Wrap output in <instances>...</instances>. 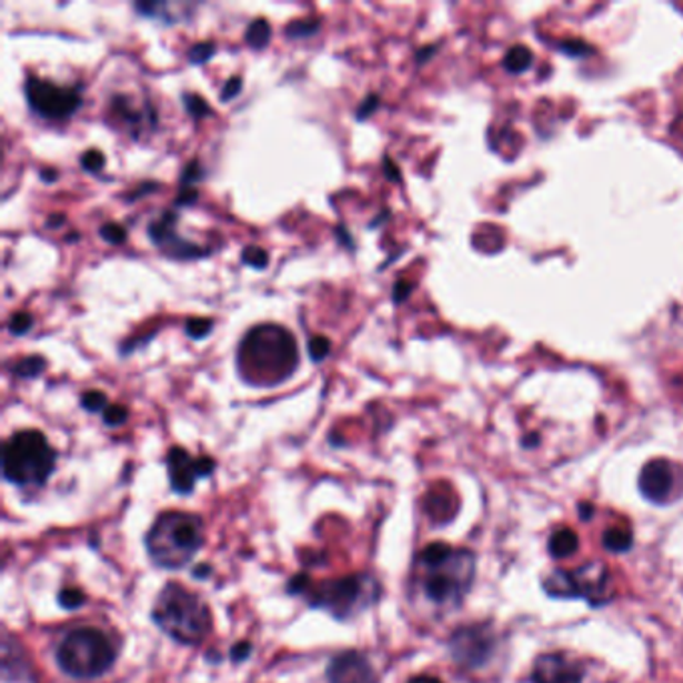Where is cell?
I'll return each mask as SVG.
<instances>
[{
    "mask_svg": "<svg viewBox=\"0 0 683 683\" xmlns=\"http://www.w3.org/2000/svg\"><path fill=\"white\" fill-rule=\"evenodd\" d=\"M607 587V572L603 565H587L573 573H558L548 583V590L553 595H570V597H587L592 602L603 600V590Z\"/></svg>",
    "mask_w": 683,
    "mask_h": 683,
    "instance_id": "cell-9",
    "label": "cell"
},
{
    "mask_svg": "<svg viewBox=\"0 0 683 683\" xmlns=\"http://www.w3.org/2000/svg\"><path fill=\"white\" fill-rule=\"evenodd\" d=\"M329 683H378V673L363 653L341 652L327 667Z\"/></svg>",
    "mask_w": 683,
    "mask_h": 683,
    "instance_id": "cell-11",
    "label": "cell"
},
{
    "mask_svg": "<svg viewBox=\"0 0 683 683\" xmlns=\"http://www.w3.org/2000/svg\"><path fill=\"white\" fill-rule=\"evenodd\" d=\"M490 650V633L483 632L481 627H463L460 632H455L451 640V653L455 662L468 667H478L480 663L485 662Z\"/></svg>",
    "mask_w": 683,
    "mask_h": 683,
    "instance_id": "cell-12",
    "label": "cell"
},
{
    "mask_svg": "<svg viewBox=\"0 0 683 683\" xmlns=\"http://www.w3.org/2000/svg\"><path fill=\"white\" fill-rule=\"evenodd\" d=\"M117 660V650L111 640L92 627H81L67 633L59 650L57 662L62 672L74 680H94L109 672Z\"/></svg>",
    "mask_w": 683,
    "mask_h": 683,
    "instance_id": "cell-7",
    "label": "cell"
},
{
    "mask_svg": "<svg viewBox=\"0 0 683 683\" xmlns=\"http://www.w3.org/2000/svg\"><path fill=\"white\" fill-rule=\"evenodd\" d=\"M197 199H199V191L194 187H187V189H181V193L177 194L174 207H189V204L197 203Z\"/></svg>",
    "mask_w": 683,
    "mask_h": 683,
    "instance_id": "cell-39",
    "label": "cell"
},
{
    "mask_svg": "<svg viewBox=\"0 0 683 683\" xmlns=\"http://www.w3.org/2000/svg\"><path fill=\"white\" fill-rule=\"evenodd\" d=\"M153 620L169 637L183 645H199L211 630L209 607L181 583L164 585L154 603Z\"/></svg>",
    "mask_w": 683,
    "mask_h": 683,
    "instance_id": "cell-4",
    "label": "cell"
},
{
    "mask_svg": "<svg viewBox=\"0 0 683 683\" xmlns=\"http://www.w3.org/2000/svg\"><path fill=\"white\" fill-rule=\"evenodd\" d=\"M249 652H251V645H249V643H239V645H235V650H233V660H235V662L245 660Z\"/></svg>",
    "mask_w": 683,
    "mask_h": 683,
    "instance_id": "cell-45",
    "label": "cell"
},
{
    "mask_svg": "<svg viewBox=\"0 0 683 683\" xmlns=\"http://www.w3.org/2000/svg\"><path fill=\"white\" fill-rule=\"evenodd\" d=\"M409 683H441L435 677H429V675H419V677H413Z\"/></svg>",
    "mask_w": 683,
    "mask_h": 683,
    "instance_id": "cell-49",
    "label": "cell"
},
{
    "mask_svg": "<svg viewBox=\"0 0 683 683\" xmlns=\"http://www.w3.org/2000/svg\"><path fill=\"white\" fill-rule=\"evenodd\" d=\"M239 375L253 388H275L295 373V337L273 323L257 325L243 337L237 355Z\"/></svg>",
    "mask_w": 683,
    "mask_h": 683,
    "instance_id": "cell-1",
    "label": "cell"
},
{
    "mask_svg": "<svg viewBox=\"0 0 683 683\" xmlns=\"http://www.w3.org/2000/svg\"><path fill=\"white\" fill-rule=\"evenodd\" d=\"M169 480L177 493H191L197 480L209 478L214 471V461L211 458H197L193 460L183 448H173L167 455Z\"/></svg>",
    "mask_w": 683,
    "mask_h": 683,
    "instance_id": "cell-10",
    "label": "cell"
},
{
    "mask_svg": "<svg viewBox=\"0 0 683 683\" xmlns=\"http://www.w3.org/2000/svg\"><path fill=\"white\" fill-rule=\"evenodd\" d=\"M213 329V319H203V317H197V319H189L184 331L191 339H203L204 335H209Z\"/></svg>",
    "mask_w": 683,
    "mask_h": 683,
    "instance_id": "cell-27",
    "label": "cell"
},
{
    "mask_svg": "<svg viewBox=\"0 0 683 683\" xmlns=\"http://www.w3.org/2000/svg\"><path fill=\"white\" fill-rule=\"evenodd\" d=\"M107 395L102 393V391H87V393H82L81 405L87 409L89 413H97V411H102V409H107Z\"/></svg>",
    "mask_w": 683,
    "mask_h": 683,
    "instance_id": "cell-32",
    "label": "cell"
},
{
    "mask_svg": "<svg viewBox=\"0 0 683 683\" xmlns=\"http://www.w3.org/2000/svg\"><path fill=\"white\" fill-rule=\"evenodd\" d=\"M421 583L429 600L438 605L460 603L473 580V555L445 543H431L419 555Z\"/></svg>",
    "mask_w": 683,
    "mask_h": 683,
    "instance_id": "cell-2",
    "label": "cell"
},
{
    "mask_svg": "<svg viewBox=\"0 0 683 683\" xmlns=\"http://www.w3.org/2000/svg\"><path fill=\"white\" fill-rule=\"evenodd\" d=\"M241 91H243L241 77H231L229 81L224 82L223 91H221V101H233Z\"/></svg>",
    "mask_w": 683,
    "mask_h": 683,
    "instance_id": "cell-36",
    "label": "cell"
},
{
    "mask_svg": "<svg viewBox=\"0 0 683 683\" xmlns=\"http://www.w3.org/2000/svg\"><path fill=\"white\" fill-rule=\"evenodd\" d=\"M203 523L191 513L167 511L159 515L147 535V551L154 565L181 570L203 545Z\"/></svg>",
    "mask_w": 683,
    "mask_h": 683,
    "instance_id": "cell-3",
    "label": "cell"
},
{
    "mask_svg": "<svg viewBox=\"0 0 683 683\" xmlns=\"http://www.w3.org/2000/svg\"><path fill=\"white\" fill-rule=\"evenodd\" d=\"M245 42L255 51L267 49L269 42H271V24L265 19H257V21L251 22L245 32Z\"/></svg>",
    "mask_w": 683,
    "mask_h": 683,
    "instance_id": "cell-19",
    "label": "cell"
},
{
    "mask_svg": "<svg viewBox=\"0 0 683 683\" xmlns=\"http://www.w3.org/2000/svg\"><path fill=\"white\" fill-rule=\"evenodd\" d=\"M503 62H505L508 71L513 72V74H520V72H525L530 69L531 62H533V54H531L528 47H511Z\"/></svg>",
    "mask_w": 683,
    "mask_h": 683,
    "instance_id": "cell-21",
    "label": "cell"
},
{
    "mask_svg": "<svg viewBox=\"0 0 683 683\" xmlns=\"http://www.w3.org/2000/svg\"><path fill=\"white\" fill-rule=\"evenodd\" d=\"M154 333H149V335L141 337V339H137V341H127L124 345H121V353L123 355H129V353H133L134 349L139 348V345H143V343H149L151 339H153Z\"/></svg>",
    "mask_w": 683,
    "mask_h": 683,
    "instance_id": "cell-42",
    "label": "cell"
},
{
    "mask_svg": "<svg viewBox=\"0 0 683 683\" xmlns=\"http://www.w3.org/2000/svg\"><path fill=\"white\" fill-rule=\"evenodd\" d=\"M81 164L87 173H101L104 164H107V159L99 149H89L87 153L82 154Z\"/></svg>",
    "mask_w": 683,
    "mask_h": 683,
    "instance_id": "cell-28",
    "label": "cell"
},
{
    "mask_svg": "<svg viewBox=\"0 0 683 683\" xmlns=\"http://www.w3.org/2000/svg\"><path fill=\"white\" fill-rule=\"evenodd\" d=\"M241 261L247 267H251V269L263 271V269L269 267V253H267L265 249H261V247H245L243 253H241Z\"/></svg>",
    "mask_w": 683,
    "mask_h": 683,
    "instance_id": "cell-25",
    "label": "cell"
},
{
    "mask_svg": "<svg viewBox=\"0 0 683 683\" xmlns=\"http://www.w3.org/2000/svg\"><path fill=\"white\" fill-rule=\"evenodd\" d=\"M164 255L173 257V259H181V261H191V259H204V257L211 255L209 249L203 247L193 245L189 241H184L183 237H179V233H174L163 247Z\"/></svg>",
    "mask_w": 683,
    "mask_h": 683,
    "instance_id": "cell-16",
    "label": "cell"
},
{
    "mask_svg": "<svg viewBox=\"0 0 683 683\" xmlns=\"http://www.w3.org/2000/svg\"><path fill=\"white\" fill-rule=\"evenodd\" d=\"M388 217H389V211H383V213L379 214L375 221H371V224H369V227H371V229H378L379 223H381L383 219H388Z\"/></svg>",
    "mask_w": 683,
    "mask_h": 683,
    "instance_id": "cell-50",
    "label": "cell"
},
{
    "mask_svg": "<svg viewBox=\"0 0 683 683\" xmlns=\"http://www.w3.org/2000/svg\"><path fill=\"white\" fill-rule=\"evenodd\" d=\"M460 510L455 493L445 488V490H431L425 498V511L429 518L438 523H448L455 518V513Z\"/></svg>",
    "mask_w": 683,
    "mask_h": 683,
    "instance_id": "cell-15",
    "label": "cell"
},
{
    "mask_svg": "<svg viewBox=\"0 0 683 683\" xmlns=\"http://www.w3.org/2000/svg\"><path fill=\"white\" fill-rule=\"evenodd\" d=\"M32 327V317L27 313V311H21V313H14L11 317V321H9V333L12 337H22L27 335L29 331H31Z\"/></svg>",
    "mask_w": 683,
    "mask_h": 683,
    "instance_id": "cell-29",
    "label": "cell"
},
{
    "mask_svg": "<svg viewBox=\"0 0 683 683\" xmlns=\"http://www.w3.org/2000/svg\"><path fill=\"white\" fill-rule=\"evenodd\" d=\"M174 224H177V214L174 211H167V213L161 214V219H157L149 227V237H151V241H153L154 245L163 247L171 237L177 233L174 231Z\"/></svg>",
    "mask_w": 683,
    "mask_h": 683,
    "instance_id": "cell-17",
    "label": "cell"
},
{
    "mask_svg": "<svg viewBox=\"0 0 683 683\" xmlns=\"http://www.w3.org/2000/svg\"><path fill=\"white\" fill-rule=\"evenodd\" d=\"M433 52H435V47H425V51L419 52L418 54L419 64H421V62L428 61L429 57H431Z\"/></svg>",
    "mask_w": 683,
    "mask_h": 683,
    "instance_id": "cell-48",
    "label": "cell"
},
{
    "mask_svg": "<svg viewBox=\"0 0 683 683\" xmlns=\"http://www.w3.org/2000/svg\"><path fill=\"white\" fill-rule=\"evenodd\" d=\"M319 29H321V21L317 19H297L287 24L285 34L291 41H303V39L315 37Z\"/></svg>",
    "mask_w": 683,
    "mask_h": 683,
    "instance_id": "cell-20",
    "label": "cell"
},
{
    "mask_svg": "<svg viewBox=\"0 0 683 683\" xmlns=\"http://www.w3.org/2000/svg\"><path fill=\"white\" fill-rule=\"evenodd\" d=\"M331 351V341L325 335H315L309 341V358L323 361Z\"/></svg>",
    "mask_w": 683,
    "mask_h": 683,
    "instance_id": "cell-33",
    "label": "cell"
},
{
    "mask_svg": "<svg viewBox=\"0 0 683 683\" xmlns=\"http://www.w3.org/2000/svg\"><path fill=\"white\" fill-rule=\"evenodd\" d=\"M41 179L44 183H54L59 179V171L57 169H42Z\"/></svg>",
    "mask_w": 683,
    "mask_h": 683,
    "instance_id": "cell-47",
    "label": "cell"
},
{
    "mask_svg": "<svg viewBox=\"0 0 683 683\" xmlns=\"http://www.w3.org/2000/svg\"><path fill=\"white\" fill-rule=\"evenodd\" d=\"M577 545H580V541H577V535H575V531L572 530H560L555 531L553 535H551L550 540V551L551 555H555V558H568V555H572L577 550Z\"/></svg>",
    "mask_w": 683,
    "mask_h": 683,
    "instance_id": "cell-18",
    "label": "cell"
},
{
    "mask_svg": "<svg viewBox=\"0 0 683 683\" xmlns=\"http://www.w3.org/2000/svg\"><path fill=\"white\" fill-rule=\"evenodd\" d=\"M67 223V217L64 214H52L47 219V227H51V229H59L62 224Z\"/></svg>",
    "mask_w": 683,
    "mask_h": 683,
    "instance_id": "cell-46",
    "label": "cell"
},
{
    "mask_svg": "<svg viewBox=\"0 0 683 683\" xmlns=\"http://www.w3.org/2000/svg\"><path fill=\"white\" fill-rule=\"evenodd\" d=\"M24 97L34 114L52 121L69 119L82 104L81 91L77 87H61L39 77L27 79Z\"/></svg>",
    "mask_w": 683,
    "mask_h": 683,
    "instance_id": "cell-8",
    "label": "cell"
},
{
    "mask_svg": "<svg viewBox=\"0 0 683 683\" xmlns=\"http://www.w3.org/2000/svg\"><path fill=\"white\" fill-rule=\"evenodd\" d=\"M157 189H159V184L153 183V181H151V183L139 184V189L133 191V194H129L127 199H129V201H137V199H141L143 194H149V191H157Z\"/></svg>",
    "mask_w": 683,
    "mask_h": 683,
    "instance_id": "cell-43",
    "label": "cell"
},
{
    "mask_svg": "<svg viewBox=\"0 0 683 683\" xmlns=\"http://www.w3.org/2000/svg\"><path fill=\"white\" fill-rule=\"evenodd\" d=\"M59 600H61L62 605L67 607V610H74V607H79L82 605V600H84V595H82L79 590H64L59 595Z\"/></svg>",
    "mask_w": 683,
    "mask_h": 683,
    "instance_id": "cell-38",
    "label": "cell"
},
{
    "mask_svg": "<svg viewBox=\"0 0 683 683\" xmlns=\"http://www.w3.org/2000/svg\"><path fill=\"white\" fill-rule=\"evenodd\" d=\"M184 109L193 117V119H204L211 114V104L204 101L203 97L199 94H191V92H184L183 94Z\"/></svg>",
    "mask_w": 683,
    "mask_h": 683,
    "instance_id": "cell-24",
    "label": "cell"
},
{
    "mask_svg": "<svg viewBox=\"0 0 683 683\" xmlns=\"http://www.w3.org/2000/svg\"><path fill=\"white\" fill-rule=\"evenodd\" d=\"M57 465V451L37 429L14 433L2 448L4 480L19 488H41Z\"/></svg>",
    "mask_w": 683,
    "mask_h": 683,
    "instance_id": "cell-6",
    "label": "cell"
},
{
    "mask_svg": "<svg viewBox=\"0 0 683 683\" xmlns=\"http://www.w3.org/2000/svg\"><path fill=\"white\" fill-rule=\"evenodd\" d=\"M203 177V167H201V163H199L197 159H193L191 163L184 167L183 173H181V189H187V187H194V183H199V181H201Z\"/></svg>",
    "mask_w": 683,
    "mask_h": 683,
    "instance_id": "cell-31",
    "label": "cell"
},
{
    "mask_svg": "<svg viewBox=\"0 0 683 683\" xmlns=\"http://www.w3.org/2000/svg\"><path fill=\"white\" fill-rule=\"evenodd\" d=\"M560 47V51L573 54V57H580V54H585V52H587V47H585L583 42H563Z\"/></svg>",
    "mask_w": 683,
    "mask_h": 683,
    "instance_id": "cell-41",
    "label": "cell"
},
{
    "mask_svg": "<svg viewBox=\"0 0 683 683\" xmlns=\"http://www.w3.org/2000/svg\"><path fill=\"white\" fill-rule=\"evenodd\" d=\"M583 670L561 653H545L535 662L533 683H582Z\"/></svg>",
    "mask_w": 683,
    "mask_h": 683,
    "instance_id": "cell-13",
    "label": "cell"
},
{
    "mask_svg": "<svg viewBox=\"0 0 683 683\" xmlns=\"http://www.w3.org/2000/svg\"><path fill=\"white\" fill-rule=\"evenodd\" d=\"M129 419V411L124 405H109L102 413V421L109 425V428H119L123 425L124 421Z\"/></svg>",
    "mask_w": 683,
    "mask_h": 683,
    "instance_id": "cell-34",
    "label": "cell"
},
{
    "mask_svg": "<svg viewBox=\"0 0 683 683\" xmlns=\"http://www.w3.org/2000/svg\"><path fill=\"white\" fill-rule=\"evenodd\" d=\"M383 173H385L389 181H393V183H399V181H401V173H399L398 167H395V163H393L389 157L383 159Z\"/></svg>",
    "mask_w": 683,
    "mask_h": 683,
    "instance_id": "cell-40",
    "label": "cell"
},
{
    "mask_svg": "<svg viewBox=\"0 0 683 683\" xmlns=\"http://www.w3.org/2000/svg\"><path fill=\"white\" fill-rule=\"evenodd\" d=\"M44 369H47V359L41 358V355H29V358H22L12 371H14V375L21 379H34L39 378L44 373Z\"/></svg>",
    "mask_w": 683,
    "mask_h": 683,
    "instance_id": "cell-22",
    "label": "cell"
},
{
    "mask_svg": "<svg viewBox=\"0 0 683 683\" xmlns=\"http://www.w3.org/2000/svg\"><path fill=\"white\" fill-rule=\"evenodd\" d=\"M673 483H675L673 468L667 461L663 460L650 461L640 475V490L653 503H663V501L670 500Z\"/></svg>",
    "mask_w": 683,
    "mask_h": 683,
    "instance_id": "cell-14",
    "label": "cell"
},
{
    "mask_svg": "<svg viewBox=\"0 0 683 683\" xmlns=\"http://www.w3.org/2000/svg\"><path fill=\"white\" fill-rule=\"evenodd\" d=\"M217 52V44L213 41L197 42L191 47L189 51V61L191 64H204L207 61H211Z\"/></svg>",
    "mask_w": 683,
    "mask_h": 683,
    "instance_id": "cell-26",
    "label": "cell"
},
{
    "mask_svg": "<svg viewBox=\"0 0 683 683\" xmlns=\"http://www.w3.org/2000/svg\"><path fill=\"white\" fill-rule=\"evenodd\" d=\"M99 233H101L102 239H104L107 243H111V245H123L124 241H127V231H124L121 224L104 223Z\"/></svg>",
    "mask_w": 683,
    "mask_h": 683,
    "instance_id": "cell-30",
    "label": "cell"
},
{
    "mask_svg": "<svg viewBox=\"0 0 683 683\" xmlns=\"http://www.w3.org/2000/svg\"><path fill=\"white\" fill-rule=\"evenodd\" d=\"M411 293H413V283H411V281H405V279H401V281H398V283L393 285V303L401 305L403 301H408Z\"/></svg>",
    "mask_w": 683,
    "mask_h": 683,
    "instance_id": "cell-37",
    "label": "cell"
},
{
    "mask_svg": "<svg viewBox=\"0 0 683 683\" xmlns=\"http://www.w3.org/2000/svg\"><path fill=\"white\" fill-rule=\"evenodd\" d=\"M335 235L341 245L348 247V249H353V237L349 235V231L345 227H343V224H339V227H337Z\"/></svg>",
    "mask_w": 683,
    "mask_h": 683,
    "instance_id": "cell-44",
    "label": "cell"
},
{
    "mask_svg": "<svg viewBox=\"0 0 683 683\" xmlns=\"http://www.w3.org/2000/svg\"><path fill=\"white\" fill-rule=\"evenodd\" d=\"M379 104H381L379 94L371 92V94H368V97L363 99V102L359 104L358 111H355V119H358V121H368L369 117L378 111Z\"/></svg>",
    "mask_w": 683,
    "mask_h": 683,
    "instance_id": "cell-35",
    "label": "cell"
},
{
    "mask_svg": "<svg viewBox=\"0 0 683 683\" xmlns=\"http://www.w3.org/2000/svg\"><path fill=\"white\" fill-rule=\"evenodd\" d=\"M289 592L303 593L311 605L325 610L337 620H345L375 602L379 587L373 577L363 573L321 583H311L305 575H299L289 585Z\"/></svg>",
    "mask_w": 683,
    "mask_h": 683,
    "instance_id": "cell-5",
    "label": "cell"
},
{
    "mask_svg": "<svg viewBox=\"0 0 683 683\" xmlns=\"http://www.w3.org/2000/svg\"><path fill=\"white\" fill-rule=\"evenodd\" d=\"M79 233H71V235L67 237L69 239V243H77V239H79Z\"/></svg>",
    "mask_w": 683,
    "mask_h": 683,
    "instance_id": "cell-51",
    "label": "cell"
},
{
    "mask_svg": "<svg viewBox=\"0 0 683 683\" xmlns=\"http://www.w3.org/2000/svg\"><path fill=\"white\" fill-rule=\"evenodd\" d=\"M603 543L607 550L617 551V553L627 551L632 548V533L623 525H615L612 530L605 531Z\"/></svg>",
    "mask_w": 683,
    "mask_h": 683,
    "instance_id": "cell-23",
    "label": "cell"
}]
</instances>
